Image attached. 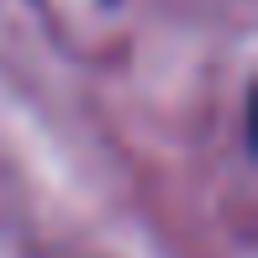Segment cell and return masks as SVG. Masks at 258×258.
I'll use <instances>...</instances> for the list:
<instances>
[]
</instances>
